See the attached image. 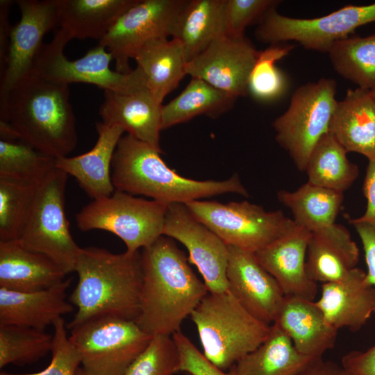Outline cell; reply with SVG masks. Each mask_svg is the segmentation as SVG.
Masks as SVG:
<instances>
[{
  "instance_id": "obj_1",
  "label": "cell",
  "mask_w": 375,
  "mask_h": 375,
  "mask_svg": "<svg viewBox=\"0 0 375 375\" xmlns=\"http://www.w3.org/2000/svg\"><path fill=\"white\" fill-rule=\"evenodd\" d=\"M140 310L135 320L151 336L181 331L208 290L174 240L160 236L142 249Z\"/></svg>"
},
{
  "instance_id": "obj_42",
  "label": "cell",
  "mask_w": 375,
  "mask_h": 375,
  "mask_svg": "<svg viewBox=\"0 0 375 375\" xmlns=\"http://www.w3.org/2000/svg\"><path fill=\"white\" fill-rule=\"evenodd\" d=\"M177 347L179 361L178 372L191 375H233L212 364L192 341L181 331L172 335Z\"/></svg>"
},
{
  "instance_id": "obj_33",
  "label": "cell",
  "mask_w": 375,
  "mask_h": 375,
  "mask_svg": "<svg viewBox=\"0 0 375 375\" xmlns=\"http://www.w3.org/2000/svg\"><path fill=\"white\" fill-rule=\"evenodd\" d=\"M335 71L359 88L375 85V34L349 36L334 44L328 53Z\"/></svg>"
},
{
  "instance_id": "obj_46",
  "label": "cell",
  "mask_w": 375,
  "mask_h": 375,
  "mask_svg": "<svg viewBox=\"0 0 375 375\" xmlns=\"http://www.w3.org/2000/svg\"><path fill=\"white\" fill-rule=\"evenodd\" d=\"M13 1H0V70L4 66L12 26L10 23V10Z\"/></svg>"
},
{
  "instance_id": "obj_44",
  "label": "cell",
  "mask_w": 375,
  "mask_h": 375,
  "mask_svg": "<svg viewBox=\"0 0 375 375\" xmlns=\"http://www.w3.org/2000/svg\"><path fill=\"white\" fill-rule=\"evenodd\" d=\"M341 365L351 375H375V344L365 351L354 350L344 355Z\"/></svg>"
},
{
  "instance_id": "obj_22",
  "label": "cell",
  "mask_w": 375,
  "mask_h": 375,
  "mask_svg": "<svg viewBox=\"0 0 375 375\" xmlns=\"http://www.w3.org/2000/svg\"><path fill=\"white\" fill-rule=\"evenodd\" d=\"M315 303L333 327L357 331L375 312V288L368 282L366 272L356 267L344 281L322 284Z\"/></svg>"
},
{
  "instance_id": "obj_5",
  "label": "cell",
  "mask_w": 375,
  "mask_h": 375,
  "mask_svg": "<svg viewBox=\"0 0 375 375\" xmlns=\"http://www.w3.org/2000/svg\"><path fill=\"white\" fill-rule=\"evenodd\" d=\"M190 317L203 356L223 371L260 346L271 328L251 315L228 290L208 292Z\"/></svg>"
},
{
  "instance_id": "obj_32",
  "label": "cell",
  "mask_w": 375,
  "mask_h": 375,
  "mask_svg": "<svg viewBox=\"0 0 375 375\" xmlns=\"http://www.w3.org/2000/svg\"><path fill=\"white\" fill-rule=\"evenodd\" d=\"M347 153L329 132L322 135L306 165L308 182L343 193L359 174L358 166L348 159Z\"/></svg>"
},
{
  "instance_id": "obj_3",
  "label": "cell",
  "mask_w": 375,
  "mask_h": 375,
  "mask_svg": "<svg viewBox=\"0 0 375 375\" xmlns=\"http://www.w3.org/2000/svg\"><path fill=\"white\" fill-rule=\"evenodd\" d=\"M0 116L21 140L56 159L67 156L76 147L68 85L31 74L0 102Z\"/></svg>"
},
{
  "instance_id": "obj_10",
  "label": "cell",
  "mask_w": 375,
  "mask_h": 375,
  "mask_svg": "<svg viewBox=\"0 0 375 375\" xmlns=\"http://www.w3.org/2000/svg\"><path fill=\"white\" fill-rule=\"evenodd\" d=\"M185 205L226 245L253 253L283 235L294 223L281 210L266 211L247 201L224 203L194 200Z\"/></svg>"
},
{
  "instance_id": "obj_50",
  "label": "cell",
  "mask_w": 375,
  "mask_h": 375,
  "mask_svg": "<svg viewBox=\"0 0 375 375\" xmlns=\"http://www.w3.org/2000/svg\"><path fill=\"white\" fill-rule=\"evenodd\" d=\"M185 374V375H191V374Z\"/></svg>"
},
{
  "instance_id": "obj_39",
  "label": "cell",
  "mask_w": 375,
  "mask_h": 375,
  "mask_svg": "<svg viewBox=\"0 0 375 375\" xmlns=\"http://www.w3.org/2000/svg\"><path fill=\"white\" fill-rule=\"evenodd\" d=\"M179 355L170 335H154L123 375H173L177 373Z\"/></svg>"
},
{
  "instance_id": "obj_27",
  "label": "cell",
  "mask_w": 375,
  "mask_h": 375,
  "mask_svg": "<svg viewBox=\"0 0 375 375\" xmlns=\"http://www.w3.org/2000/svg\"><path fill=\"white\" fill-rule=\"evenodd\" d=\"M226 0H188L172 35L181 44L188 62L224 35Z\"/></svg>"
},
{
  "instance_id": "obj_9",
  "label": "cell",
  "mask_w": 375,
  "mask_h": 375,
  "mask_svg": "<svg viewBox=\"0 0 375 375\" xmlns=\"http://www.w3.org/2000/svg\"><path fill=\"white\" fill-rule=\"evenodd\" d=\"M336 82L322 78L298 87L288 109L274 119L275 138L300 171H304L314 147L328 132L338 101Z\"/></svg>"
},
{
  "instance_id": "obj_21",
  "label": "cell",
  "mask_w": 375,
  "mask_h": 375,
  "mask_svg": "<svg viewBox=\"0 0 375 375\" xmlns=\"http://www.w3.org/2000/svg\"><path fill=\"white\" fill-rule=\"evenodd\" d=\"M99 108L102 122L121 127L127 134L162 153L161 109L149 89L130 94L104 91Z\"/></svg>"
},
{
  "instance_id": "obj_2",
  "label": "cell",
  "mask_w": 375,
  "mask_h": 375,
  "mask_svg": "<svg viewBox=\"0 0 375 375\" xmlns=\"http://www.w3.org/2000/svg\"><path fill=\"white\" fill-rule=\"evenodd\" d=\"M75 272L78 282L69 301L76 312L67 329L105 316L137 319L143 277L140 251L115 253L96 247L81 248Z\"/></svg>"
},
{
  "instance_id": "obj_6",
  "label": "cell",
  "mask_w": 375,
  "mask_h": 375,
  "mask_svg": "<svg viewBox=\"0 0 375 375\" xmlns=\"http://www.w3.org/2000/svg\"><path fill=\"white\" fill-rule=\"evenodd\" d=\"M69 35L58 28L52 40L44 44L39 52L31 74L64 85L84 83L94 85L104 91L130 94L148 89L146 76L137 66L129 73L110 68L111 53L99 44L83 57L69 60L64 53Z\"/></svg>"
},
{
  "instance_id": "obj_36",
  "label": "cell",
  "mask_w": 375,
  "mask_h": 375,
  "mask_svg": "<svg viewBox=\"0 0 375 375\" xmlns=\"http://www.w3.org/2000/svg\"><path fill=\"white\" fill-rule=\"evenodd\" d=\"M294 48L292 44L278 43L259 51L248 79L249 94L262 102L273 101L284 95L288 81L276 62L288 56Z\"/></svg>"
},
{
  "instance_id": "obj_7",
  "label": "cell",
  "mask_w": 375,
  "mask_h": 375,
  "mask_svg": "<svg viewBox=\"0 0 375 375\" xmlns=\"http://www.w3.org/2000/svg\"><path fill=\"white\" fill-rule=\"evenodd\" d=\"M167 208L166 203L115 190L110 196L85 206L76 215V221L82 231L97 229L115 234L127 251L134 253L163 235Z\"/></svg>"
},
{
  "instance_id": "obj_34",
  "label": "cell",
  "mask_w": 375,
  "mask_h": 375,
  "mask_svg": "<svg viewBox=\"0 0 375 375\" xmlns=\"http://www.w3.org/2000/svg\"><path fill=\"white\" fill-rule=\"evenodd\" d=\"M41 182L0 178V242L20 238Z\"/></svg>"
},
{
  "instance_id": "obj_17",
  "label": "cell",
  "mask_w": 375,
  "mask_h": 375,
  "mask_svg": "<svg viewBox=\"0 0 375 375\" xmlns=\"http://www.w3.org/2000/svg\"><path fill=\"white\" fill-rule=\"evenodd\" d=\"M228 247V290L251 315L271 325L285 298L281 288L254 253Z\"/></svg>"
},
{
  "instance_id": "obj_14",
  "label": "cell",
  "mask_w": 375,
  "mask_h": 375,
  "mask_svg": "<svg viewBox=\"0 0 375 375\" xmlns=\"http://www.w3.org/2000/svg\"><path fill=\"white\" fill-rule=\"evenodd\" d=\"M21 17L12 26L4 66L0 70V102L31 74L44 35L60 28L58 0H18Z\"/></svg>"
},
{
  "instance_id": "obj_23",
  "label": "cell",
  "mask_w": 375,
  "mask_h": 375,
  "mask_svg": "<svg viewBox=\"0 0 375 375\" xmlns=\"http://www.w3.org/2000/svg\"><path fill=\"white\" fill-rule=\"evenodd\" d=\"M328 132L347 152L375 159V99L369 90H347L336 103Z\"/></svg>"
},
{
  "instance_id": "obj_47",
  "label": "cell",
  "mask_w": 375,
  "mask_h": 375,
  "mask_svg": "<svg viewBox=\"0 0 375 375\" xmlns=\"http://www.w3.org/2000/svg\"><path fill=\"white\" fill-rule=\"evenodd\" d=\"M295 375H351L342 365L320 358Z\"/></svg>"
},
{
  "instance_id": "obj_30",
  "label": "cell",
  "mask_w": 375,
  "mask_h": 375,
  "mask_svg": "<svg viewBox=\"0 0 375 375\" xmlns=\"http://www.w3.org/2000/svg\"><path fill=\"white\" fill-rule=\"evenodd\" d=\"M277 198L290 208L294 223L312 233H320L335 224L344 200L342 192L308 182L293 192L279 191Z\"/></svg>"
},
{
  "instance_id": "obj_12",
  "label": "cell",
  "mask_w": 375,
  "mask_h": 375,
  "mask_svg": "<svg viewBox=\"0 0 375 375\" xmlns=\"http://www.w3.org/2000/svg\"><path fill=\"white\" fill-rule=\"evenodd\" d=\"M371 22H375V2L348 5L325 16L310 19L287 17L274 7L259 21L255 36L262 43L274 44L292 40L306 49L328 53L335 42Z\"/></svg>"
},
{
  "instance_id": "obj_8",
  "label": "cell",
  "mask_w": 375,
  "mask_h": 375,
  "mask_svg": "<svg viewBox=\"0 0 375 375\" xmlns=\"http://www.w3.org/2000/svg\"><path fill=\"white\" fill-rule=\"evenodd\" d=\"M68 174L56 167L40 183L31 213L18 241L42 254L66 274L75 272L81 248L74 240L65 212Z\"/></svg>"
},
{
  "instance_id": "obj_18",
  "label": "cell",
  "mask_w": 375,
  "mask_h": 375,
  "mask_svg": "<svg viewBox=\"0 0 375 375\" xmlns=\"http://www.w3.org/2000/svg\"><path fill=\"white\" fill-rule=\"evenodd\" d=\"M311 237V232L294 223L285 233L254 253L276 280L285 296L313 301L317 294V283L309 278L306 271Z\"/></svg>"
},
{
  "instance_id": "obj_48",
  "label": "cell",
  "mask_w": 375,
  "mask_h": 375,
  "mask_svg": "<svg viewBox=\"0 0 375 375\" xmlns=\"http://www.w3.org/2000/svg\"><path fill=\"white\" fill-rule=\"evenodd\" d=\"M76 375H94V374L90 373L89 372L85 370L83 367H80L78 369Z\"/></svg>"
},
{
  "instance_id": "obj_29",
  "label": "cell",
  "mask_w": 375,
  "mask_h": 375,
  "mask_svg": "<svg viewBox=\"0 0 375 375\" xmlns=\"http://www.w3.org/2000/svg\"><path fill=\"white\" fill-rule=\"evenodd\" d=\"M137 0H58L60 28L71 39L100 41Z\"/></svg>"
},
{
  "instance_id": "obj_24",
  "label": "cell",
  "mask_w": 375,
  "mask_h": 375,
  "mask_svg": "<svg viewBox=\"0 0 375 375\" xmlns=\"http://www.w3.org/2000/svg\"><path fill=\"white\" fill-rule=\"evenodd\" d=\"M273 323L288 334L303 354L322 357L335 346L338 330L328 323L315 301L285 296Z\"/></svg>"
},
{
  "instance_id": "obj_20",
  "label": "cell",
  "mask_w": 375,
  "mask_h": 375,
  "mask_svg": "<svg viewBox=\"0 0 375 375\" xmlns=\"http://www.w3.org/2000/svg\"><path fill=\"white\" fill-rule=\"evenodd\" d=\"M72 278L46 290L17 292L0 288V324L44 331L62 315L73 311L66 300Z\"/></svg>"
},
{
  "instance_id": "obj_49",
  "label": "cell",
  "mask_w": 375,
  "mask_h": 375,
  "mask_svg": "<svg viewBox=\"0 0 375 375\" xmlns=\"http://www.w3.org/2000/svg\"><path fill=\"white\" fill-rule=\"evenodd\" d=\"M369 90H370V92H371L372 95L373 96V97L375 99V85L371 89H369Z\"/></svg>"
},
{
  "instance_id": "obj_40",
  "label": "cell",
  "mask_w": 375,
  "mask_h": 375,
  "mask_svg": "<svg viewBox=\"0 0 375 375\" xmlns=\"http://www.w3.org/2000/svg\"><path fill=\"white\" fill-rule=\"evenodd\" d=\"M54 331L51 342V359L44 369L27 374L1 372L0 375H76L81 365L80 354L67 335V327L62 317L53 324Z\"/></svg>"
},
{
  "instance_id": "obj_26",
  "label": "cell",
  "mask_w": 375,
  "mask_h": 375,
  "mask_svg": "<svg viewBox=\"0 0 375 375\" xmlns=\"http://www.w3.org/2000/svg\"><path fill=\"white\" fill-rule=\"evenodd\" d=\"M322 357L300 353L276 323L266 340L229 370L233 375H295Z\"/></svg>"
},
{
  "instance_id": "obj_35",
  "label": "cell",
  "mask_w": 375,
  "mask_h": 375,
  "mask_svg": "<svg viewBox=\"0 0 375 375\" xmlns=\"http://www.w3.org/2000/svg\"><path fill=\"white\" fill-rule=\"evenodd\" d=\"M52 335L44 331L0 324V368L34 363L51 352Z\"/></svg>"
},
{
  "instance_id": "obj_25",
  "label": "cell",
  "mask_w": 375,
  "mask_h": 375,
  "mask_svg": "<svg viewBox=\"0 0 375 375\" xmlns=\"http://www.w3.org/2000/svg\"><path fill=\"white\" fill-rule=\"evenodd\" d=\"M66 275L49 258L26 249L18 240L0 242V288L39 291L62 282Z\"/></svg>"
},
{
  "instance_id": "obj_31",
  "label": "cell",
  "mask_w": 375,
  "mask_h": 375,
  "mask_svg": "<svg viewBox=\"0 0 375 375\" xmlns=\"http://www.w3.org/2000/svg\"><path fill=\"white\" fill-rule=\"evenodd\" d=\"M238 97L191 77L185 89L161 109L162 130L205 115L216 118L231 110Z\"/></svg>"
},
{
  "instance_id": "obj_41",
  "label": "cell",
  "mask_w": 375,
  "mask_h": 375,
  "mask_svg": "<svg viewBox=\"0 0 375 375\" xmlns=\"http://www.w3.org/2000/svg\"><path fill=\"white\" fill-rule=\"evenodd\" d=\"M280 2L276 0H226L224 35L244 37L249 25L259 22L267 10L276 7Z\"/></svg>"
},
{
  "instance_id": "obj_13",
  "label": "cell",
  "mask_w": 375,
  "mask_h": 375,
  "mask_svg": "<svg viewBox=\"0 0 375 375\" xmlns=\"http://www.w3.org/2000/svg\"><path fill=\"white\" fill-rule=\"evenodd\" d=\"M188 0H137L99 41L112 55L115 70L129 73V59L147 42L172 36Z\"/></svg>"
},
{
  "instance_id": "obj_45",
  "label": "cell",
  "mask_w": 375,
  "mask_h": 375,
  "mask_svg": "<svg viewBox=\"0 0 375 375\" xmlns=\"http://www.w3.org/2000/svg\"><path fill=\"white\" fill-rule=\"evenodd\" d=\"M362 192L367 199L366 210L361 217L354 219L375 224V159L369 160Z\"/></svg>"
},
{
  "instance_id": "obj_19",
  "label": "cell",
  "mask_w": 375,
  "mask_h": 375,
  "mask_svg": "<svg viewBox=\"0 0 375 375\" xmlns=\"http://www.w3.org/2000/svg\"><path fill=\"white\" fill-rule=\"evenodd\" d=\"M94 146L88 152L56 160V167L73 176L87 194L94 199L110 196L115 190L111 176L112 162L124 131L116 125L99 122Z\"/></svg>"
},
{
  "instance_id": "obj_43",
  "label": "cell",
  "mask_w": 375,
  "mask_h": 375,
  "mask_svg": "<svg viewBox=\"0 0 375 375\" xmlns=\"http://www.w3.org/2000/svg\"><path fill=\"white\" fill-rule=\"evenodd\" d=\"M348 220L361 240L367 267V279L375 288V224L358 222L349 217Z\"/></svg>"
},
{
  "instance_id": "obj_16",
  "label": "cell",
  "mask_w": 375,
  "mask_h": 375,
  "mask_svg": "<svg viewBox=\"0 0 375 375\" xmlns=\"http://www.w3.org/2000/svg\"><path fill=\"white\" fill-rule=\"evenodd\" d=\"M258 54L245 36L224 35L187 63V75L238 98L246 97L249 95L248 79Z\"/></svg>"
},
{
  "instance_id": "obj_37",
  "label": "cell",
  "mask_w": 375,
  "mask_h": 375,
  "mask_svg": "<svg viewBox=\"0 0 375 375\" xmlns=\"http://www.w3.org/2000/svg\"><path fill=\"white\" fill-rule=\"evenodd\" d=\"M56 160L22 140H0V178L41 181Z\"/></svg>"
},
{
  "instance_id": "obj_4",
  "label": "cell",
  "mask_w": 375,
  "mask_h": 375,
  "mask_svg": "<svg viewBox=\"0 0 375 375\" xmlns=\"http://www.w3.org/2000/svg\"><path fill=\"white\" fill-rule=\"evenodd\" d=\"M160 153L128 134L122 135L112 162L115 189L132 195H144L167 205L185 204L227 193L249 196L237 174L224 181L190 179L170 169Z\"/></svg>"
},
{
  "instance_id": "obj_15",
  "label": "cell",
  "mask_w": 375,
  "mask_h": 375,
  "mask_svg": "<svg viewBox=\"0 0 375 375\" xmlns=\"http://www.w3.org/2000/svg\"><path fill=\"white\" fill-rule=\"evenodd\" d=\"M163 235L185 246L189 262L197 268L208 292L228 290V245L199 222L184 203L168 205Z\"/></svg>"
},
{
  "instance_id": "obj_11",
  "label": "cell",
  "mask_w": 375,
  "mask_h": 375,
  "mask_svg": "<svg viewBox=\"0 0 375 375\" xmlns=\"http://www.w3.org/2000/svg\"><path fill=\"white\" fill-rule=\"evenodd\" d=\"M70 331L81 367L94 375H123L153 337L135 321L112 316L91 319Z\"/></svg>"
},
{
  "instance_id": "obj_38",
  "label": "cell",
  "mask_w": 375,
  "mask_h": 375,
  "mask_svg": "<svg viewBox=\"0 0 375 375\" xmlns=\"http://www.w3.org/2000/svg\"><path fill=\"white\" fill-rule=\"evenodd\" d=\"M356 268L337 248L312 233L306 260V271L310 279L322 284L342 282L353 274Z\"/></svg>"
},
{
  "instance_id": "obj_28",
  "label": "cell",
  "mask_w": 375,
  "mask_h": 375,
  "mask_svg": "<svg viewBox=\"0 0 375 375\" xmlns=\"http://www.w3.org/2000/svg\"><path fill=\"white\" fill-rule=\"evenodd\" d=\"M133 59L146 76L149 90L161 104L187 75L188 61L184 51L180 42L173 38L147 42Z\"/></svg>"
}]
</instances>
